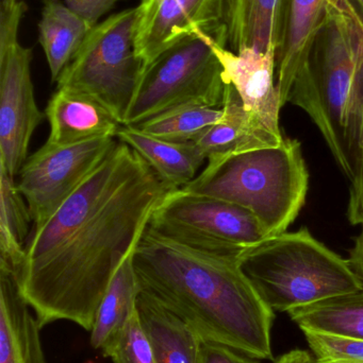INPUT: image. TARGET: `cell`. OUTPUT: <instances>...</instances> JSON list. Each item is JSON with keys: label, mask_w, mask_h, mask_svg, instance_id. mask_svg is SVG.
I'll list each match as a JSON object with an SVG mask.
<instances>
[{"label": "cell", "mask_w": 363, "mask_h": 363, "mask_svg": "<svg viewBox=\"0 0 363 363\" xmlns=\"http://www.w3.org/2000/svg\"><path fill=\"white\" fill-rule=\"evenodd\" d=\"M172 190L119 140L50 219L31 230L16 284L40 328L68 321L91 332L115 273Z\"/></svg>", "instance_id": "1"}, {"label": "cell", "mask_w": 363, "mask_h": 363, "mask_svg": "<svg viewBox=\"0 0 363 363\" xmlns=\"http://www.w3.org/2000/svg\"><path fill=\"white\" fill-rule=\"evenodd\" d=\"M141 290L183 320L202 341L273 360L275 313L239 257L194 249L145 228L134 253Z\"/></svg>", "instance_id": "2"}, {"label": "cell", "mask_w": 363, "mask_h": 363, "mask_svg": "<svg viewBox=\"0 0 363 363\" xmlns=\"http://www.w3.org/2000/svg\"><path fill=\"white\" fill-rule=\"evenodd\" d=\"M362 101L363 19L350 0H340L313 38L287 102L313 119L350 181Z\"/></svg>", "instance_id": "3"}, {"label": "cell", "mask_w": 363, "mask_h": 363, "mask_svg": "<svg viewBox=\"0 0 363 363\" xmlns=\"http://www.w3.org/2000/svg\"><path fill=\"white\" fill-rule=\"evenodd\" d=\"M309 172L298 140L213 157L181 189L240 205L259 220L266 236L287 232L306 202Z\"/></svg>", "instance_id": "4"}, {"label": "cell", "mask_w": 363, "mask_h": 363, "mask_svg": "<svg viewBox=\"0 0 363 363\" xmlns=\"http://www.w3.org/2000/svg\"><path fill=\"white\" fill-rule=\"evenodd\" d=\"M239 264L274 313L363 291L347 260L307 228L264 239L243 252Z\"/></svg>", "instance_id": "5"}, {"label": "cell", "mask_w": 363, "mask_h": 363, "mask_svg": "<svg viewBox=\"0 0 363 363\" xmlns=\"http://www.w3.org/2000/svg\"><path fill=\"white\" fill-rule=\"evenodd\" d=\"M138 21L136 6L94 26L57 80V89L98 100L123 125L144 68L136 51Z\"/></svg>", "instance_id": "6"}, {"label": "cell", "mask_w": 363, "mask_h": 363, "mask_svg": "<svg viewBox=\"0 0 363 363\" xmlns=\"http://www.w3.org/2000/svg\"><path fill=\"white\" fill-rule=\"evenodd\" d=\"M211 38L202 31L192 34L144 66L124 125L136 127L191 104L221 108L227 84Z\"/></svg>", "instance_id": "7"}, {"label": "cell", "mask_w": 363, "mask_h": 363, "mask_svg": "<svg viewBox=\"0 0 363 363\" xmlns=\"http://www.w3.org/2000/svg\"><path fill=\"white\" fill-rule=\"evenodd\" d=\"M148 226L194 249L234 257L268 238L249 209L181 188L172 190L160 203Z\"/></svg>", "instance_id": "8"}, {"label": "cell", "mask_w": 363, "mask_h": 363, "mask_svg": "<svg viewBox=\"0 0 363 363\" xmlns=\"http://www.w3.org/2000/svg\"><path fill=\"white\" fill-rule=\"evenodd\" d=\"M27 6L2 0L0 8V168L16 178L45 112L38 108L31 79L32 50L21 45L18 29Z\"/></svg>", "instance_id": "9"}, {"label": "cell", "mask_w": 363, "mask_h": 363, "mask_svg": "<svg viewBox=\"0 0 363 363\" xmlns=\"http://www.w3.org/2000/svg\"><path fill=\"white\" fill-rule=\"evenodd\" d=\"M119 140L96 138L55 146L45 143L21 167L17 187L27 201L32 230L44 225L115 148Z\"/></svg>", "instance_id": "10"}, {"label": "cell", "mask_w": 363, "mask_h": 363, "mask_svg": "<svg viewBox=\"0 0 363 363\" xmlns=\"http://www.w3.org/2000/svg\"><path fill=\"white\" fill-rule=\"evenodd\" d=\"M225 6L226 0H141L136 51L144 66L200 31L224 47Z\"/></svg>", "instance_id": "11"}, {"label": "cell", "mask_w": 363, "mask_h": 363, "mask_svg": "<svg viewBox=\"0 0 363 363\" xmlns=\"http://www.w3.org/2000/svg\"><path fill=\"white\" fill-rule=\"evenodd\" d=\"M211 46L223 67L226 84L234 86L243 108L257 117L268 129L281 134L279 128L281 98L276 83L275 51L261 52L253 48L229 50L211 38Z\"/></svg>", "instance_id": "12"}, {"label": "cell", "mask_w": 363, "mask_h": 363, "mask_svg": "<svg viewBox=\"0 0 363 363\" xmlns=\"http://www.w3.org/2000/svg\"><path fill=\"white\" fill-rule=\"evenodd\" d=\"M49 123L48 144L66 146L96 138H114L121 121L98 100L57 89L45 110Z\"/></svg>", "instance_id": "13"}, {"label": "cell", "mask_w": 363, "mask_h": 363, "mask_svg": "<svg viewBox=\"0 0 363 363\" xmlns=\"http://www.w3.org/2000/svg\"><path fill=\"white\" fill-rule=\"evenodd\" d=\"M287 0H226L224 47L278 52L285 31Z\"/></svg>", "instance_id": "14"}, {"label": "cell", "mask_w": 363, "mask_h": 363, "mask_svg": "<svg viewBox=\"0 0 363 363\" xmlns=\"http://www.w3.org/2000/svg\"><path fill=\"white\" fill-rule=\"evenodd\" d=\"M340 0H287L283 43L276 55V83L281 108L313 38Z\"/></svg>", "instance_id": "15"}, {"label": "cell", "mask_w": 363, "mask_h": 363, "mask_svg": "<svg viewBox=\"0 0 363 363\" xmlns=\"http://www.w3.org/2000/svg\"><path fill=\"white\" fill-rule=\"evenodd\" d=\"M221 121L211 125L196 142L207 161L213 157L254 149L279 146L283 134H276L256 116L247 113L234 86L227 84Z\"/></svg>", "instance_id": "16"}, {"label": "cell", "mask_w": 363, "mask_h": 363, "mask_svg": "<svg viewBox=\"0 0 363 363\" xmlns=\"http://www.w3.org/2000/svg\"><path fill=\"white\" fill-rule=\"evenodd\" d=\"M30 309L14 277L0 273V363H47Z\"/></svg>", "instance_id": "17"}, {"label": "cell", "mask_w": 363, "mask_h": 363, "mask_svg": "<svg viewBox=\"0 0 363 363\" xmlns=\"http://www.w3.org/2000/svg\"><path fill=\"white\" fill-rule=\"evenodd\" d=\"M117 138L134 149L174 189L191 183L207 161L196 143L168 142L127 125H121Z\"/></svg>", "instance_id": "18"}, {"label": "cell", "mask_w": 363, "mask_h": 363, "mask_svg": "<svg viewBox=\"0 0 363 363\" xmlns=\"http://www.w3.org/2000/svg\"><path fill=\"white\" fill-rule=\"evenodd\" d=\"M138 311L156 363H200L202 339L174 313L141 290Z\"/></svg>", "instance_id": "19"}, {"label": "cell", "mask_w": 363, "mask_h": 363, "mask_svg": "<svg viewBox=\"0 0 363 363\" xmlns=\"http://www.w3.org/2000/svg\"><path fill=\"white\" fill-rule=\"evenodd\" d=\"M134 251L124 260L104 294L92 328L91 347L106 353L115 342L130 317L138 309L141 286L134 266Z\"/></svg>", "instance_id": "20"}, {"label": "cell", "mask_w": 363, "mask_h": 363, "mask_svg": "<svg viewBox=\"0 0 363 363\" xmlns=\"http://www.w3.org/2000/svg\"><path fill=\"white\" fill-rule=\"evenodd\" d=\"M93 27L62 0H43L38 42L53 82H57Z\"/></svg>", "instance_id": "21"}, {"label": "cell", "mask_w": 363, "mask_h": 363, "mask_svg": "<svg viewBox=\"0 0 363 363\" xmlns=\"http://www.w3.org/2000/svg\"><path fill=\"white\" fill-rule=\"evenodd\" d=\"M32 219L15 178L0 168V273L18 279Z\"/></svg>", "instance_id": "22"}, {"label": "cell", "mask_w": 363, "mask_h": 363, "mask_svg": "<svg viewBox=\"0 0 363 363\" xmlns=\"http://www.w3.org/2000/svg\"><path fill=\"white\" fill-rule=\"evenodd\" d=\"M288 313L302 330L363 339V291L335 296Z\"/></svg>", "instance_id": "23"}, {"label": "cell", "mask_w": 363, "mask_h": 363, "mask_svg": "<svg viewBox=\"0 0 363 363\" xmlns=\"http://www.w3.org/2000/svg\"><path fill=\"white\" fill-rule=\"evenodd\" d=\"M223 115L222 108L191 104L173 108L134 128L168 142L196 143L211 125L221 121Z\"/></svg>", "instance_id": "24"}, {"label": "cell", "mask_w": 363, "mask_h": 363, "mask_svg": "<svg viewBox=\"0 0 363 363\" xmlns=\"http://www.w3.org/2000/svg\"><path fill=\"white\" fill-rule=\"evenodd\" d=\"M113 363H156L148 335L136 309L117 342L104 354Z\"/></svg>", "instance_id": "25"}, {"label": "cell", "mask_w": 363, "mask_h": 363, "mask_svg": "<svg viewBox=\"0 0 363 363\" xmlns=\"http://www.w3.org/2000/svg\"><path fill=\"white\" fill-rule=\"evenodd\" d=\"M318 363H363V339L303 330Z\"/></svg>", "instance_id": "26"}, {"label": "cell", "mask_w": 363, "mask_h": 363, "mask_svg": "<svg viewBox=\"0 0 363 363\" xmlns=\"http://www.w3.org/2000/svg\"><path fill=\"white\" fill-rule=\"evenodd\" d=\"M260 360L249 357L237 350L220 343L202 341L200 363H259Z\"/></svg>", "instance_id": "27"}, {"label": "cell", "mask_w": 363, "mask_h": 363, "mask_svg": "<svg viewBox=\"0 0 363 363\" xmlns=\"http://www.w3.org/2000/svg\"><path fill=\"white\" fill-rule=\"evenodd\" d=\"M347 219L353 225L363 224V162H358L354 169L350 188Z\"/></svg>", "instance_id": "28"}, {"label": "cell", "mask_w": 363, "mask_h": 363, "mask_svg": "<svg viewBox=\"0 0 363 363\" xmlns=\"http://www.w3.org/2000/svg\"><path fill=\"white\" fill-rule=\"evenodd\" d=\"M72 11L89 21L97 25L100 17L108 13L121 0H63Z\"/></svg>", "instance_id": "29"}, {"label": "cell", "mask_w": 363, "mask_h": 363, "mask_svg": "<svg viewBox=\"0 0 363 363\" xmlns=\"http://www.w3.org/2000/svg\"><path fill=\"white\" fill-rule=\"evenodd\" d=\"M362 226L360 234L356 237L355 245L350 251V256L347 260L352 271L355 273L363 285V224Z\"/></svg>", "instance_id": "30"}, {"label": "cell", "mask_w": 363, "mask_h": 363, "mask_svg": "<svg viewBox=\"0 0 363 363\" xmlns=\"http://www.w3.org/2000/svg\"><path fill=\"white\" fill-rule=\"evenodd\" d=\"M274 363H318L313 354L303 350H294L279 357Z\"/></svg>", "instance_id": "31"}, {"label": "cell", "mask_w": 363, "mask_h": 363, "mask_svg": "<svg viewBox=\"0 0 363 363\" xmlns=\"http://www.w3.org/2000/svg\"><path fill=\"white\" fill-rule=\"evenodd\" d=\"M358 162H363V101L362 108L359 110L357 121V157H356V164ZM355 169V167H354Z\"/></svg>", "instance_id": "32"}, {"label": "cell", "mask_w": 363, "mask_h": 363, "mask_svg": "<svg viewBox=\"0 0 363 363\" xmlns=\"http://www.w3.org/2000/svg\"><path fill=\"white\" fill-rule=\"evenodd\" d=\"M363 19V0H350Z\"/></svg>", "instance_id": "33"}, {"label": "cell", "mask_w": 363, "mask_h": 363, "mask_svg": "<svg viewBox=\"0 0 363 363\" xmlns=\"http://www.w3.org/2000/svg\"><path fill=\"white\" fill-rule=\"evenodd\" d=\"M8 1H16V0H8Z\"/></svg>", "instance_id": "34"}]
</instances>
